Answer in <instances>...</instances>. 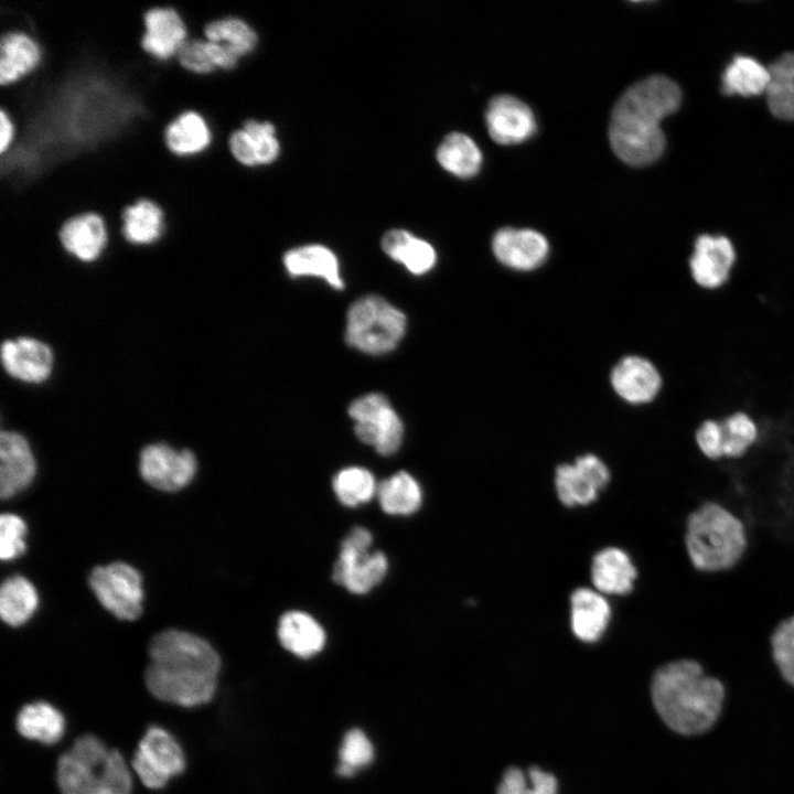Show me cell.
I'll return each mask as SVG.
<instances>
[{"label":"cell","instance_id":"cell-26","mask_svg":"<svg viewBox=\"0 0 794 794\" xmlns=\"http://www.w3.org/2000/svg\"><path fill=\"white\" fill-rule=\"evenodd\" d=\"M277 634L282 647L300 658L320 653L326 639L320 623L302 611L285 613L279 620Z\"/></svg>","mask_w":794,"mask_h":794},{"label":"cell","instance_id":"cell-11","mask_svg":"<svg viewBox=\"0 0 794 794\" xmlns=\"http://www.w3.org/2000/svg\"><path fill=\"white\" fill-rule=\"evenodd\" d=\"M197 461L189 449L176 450L165 443L144 447L139 457L142 479L152 487L163 492H176L185 487L195 476Z\"/></svg>","mask_w":794,"mask_h":794},{"label":"cell","instance_id":"cell-41","mask_svg":"<svg viewBox=\"0 0 794 794\" xmlns=\"http://www.w3.org/2000/svg\"><path fill=\"white\" fill-rule=\"evenodd\" d=\"M242 128L247 131L253 140L258 165L269 164L278 158L280 146L275 136V126L271 122L246 119L243 121Z\"/></svg>","mask_w":794,"mask_h":794},{"label":"cell","instance_id":"cell-36","mask_svg":"<svg viewBox=\"0 0 794 794\" xmlns=\"http://www.w3.org/2000/svg\"><path fill=\"white\" fill-rule=\"evenodd\" d=\"M202 36L211 42L224 43L242 58L251 53L258 42L256 31L242 18L224 15L207 22Z\"/></svg>","mask_w":794,"mask_h":794},{"label":"cell","instance_id":"cell-2","mask_svg":"<svg viewBox=\"0 0 794 794\" xmlns=\"http://www.w3.org/2000/svg\"><path fill=\"white\" fill-rule=\"evenodd\" d=\"M678 85L662 75H652L630 86L615 103L609 138L614 153L631 165L657 160L665 148L662 120L680 104Z\"/></svg>","mask_w":794,"mask_h":794},{"label":"cell","instance_id":"cell-40","mask_svg":"<svg viewBox=\"0 0 794 794\" xmlns=\"http://www.w3.org/2000/svg\"><path fill=\"white\" fill-rule=\"evenodd\" d=\"M772 657L782 677L794 686V615L782 620L771 637Z\"/></svg>","mask_w":794,"mask_h":794},{"label":"cell","instance_id":"cell-27","mask_svg":"<svg viewBox=\"0 0 794 794\" xmlns=\"http://www.w3.org/2000/svg\"><path fill=\"white\" fill-rule=\"evenodd\" d=\"M591 578L600 593L625 594L633 588L636 569L625 551L608 547L594 556Z\"/></svg>","mask_w":794,"mask_h":794},{"label":"cell","instance_id":"cell-32","mask_svg":"<svg viewBox=\"0 0 794 794\" xmlns=\"http://www.w3.org/2000/svg\"><path fill=\"white\" fill-rule=\"evenodd\" d=\"M39 604V596L30 580L13 576L0 589V615L4 623L20 626L31 619Z\"/></svg>","mask_w":794,"mask_h":794},{"label":"cell","instance_id":"cell-23","mask_svg":"<svg viewBox=\"0 0 794 794\" xmlns=\"http://www.w3.org/2000/svg\"><path fill=\"white\" fill-rule=\"evenodd\" d=\"M213 140V131L205 117L192 109L180 112L163 130L167 149L179 158L203 153L212 146Z\"/></svg>","mask_w":794,"mask_h":794},{"label":"cell","instance_id":"cell-38","mask_svg":"<svg viewBox=\"0 0 794 794\" xmlns=\"http://www.w3.org/2000/svg\"><path fill=\"white\" fill-rule=\"evenodd\" d=\"M339 759L336 772L344 777L353 776L356 771L372 763L374 747L363 730L354 728L344 734L339 750Z\"/></svg>","mask_w":794,"mask_h":794},{"label":"cell","instance_id":"cell-44","mask_svg":"<svg viewBox=\"0 0 794 794\" xmlns=\"http://www.w3.org/2000/svg\"><path fill=\"white\" fill-rule=\"evenodd\" d=\"M528 794H557L558 783L554 774L538 766L528 770Z\"/></svg>","mask_w":794,"mask_h":794},{"label":"cell","instance_id":"cell-8","mask_svg":"<svg viewBox=\"0 0 794 794\" xmlns=\"http://www.w3.org/2000/svg\"><path fill=\"white\" fill-rule=\"evenodd\" d=\"M357 438L379 454L395 453L404 439V425L386 396L371 393L356 398L348 407Z\"/></svg>","mask_w":794,"mask_h":794},{"label":"cell","instance_id":"cell-15","mask_svg":"<svg viewBox=\"0 0 794 794\" xmlns=\"http://www.w3.org/2000/svg\"><path fill=\"white\" fill-rule=\"evenodd\" d=\"M1 363L11 377L29 384H40L50 377L54 356L44 342L20 336L2 343Z\"/></svg>","mask_w":794,"mask_h":794},{"label":"cell","instance_id":"cell-16","mask_svg":"<svg viewBox=\"0 0 794 794\" xmlns=\"http://www.w3.org/2000/svg\"><path fill=\"white\" fill-rule=\"evenodd\" d=\"M734 260L736 251L729 238L702 234L697 237L689 259L691 277L701 288H719L729 279Z\"/></svg>","mask_w":794,"mask_h":794},{"label":"cell","instance_id":"cell-14","mask_svg":"<svg viewBox=\"0 0 794 794\" xmlns=\"http://www.w3.org/2000/svg\"><path fill=\"white\" fill-rule=\"evenodd\" d=\"M61 247L82 262H93L105 251L110 234L105 218L92 211L69 216L56 232Z\"/></svg>","mask_w":794,"mask_h":794},{"label":"cell","instance_id":"cell-39","mask_svg":"<svg viewBox=\"0 0 794 794\" xmlns=\"http://www.w3.org/2000/svg\"><path fill=\"white\" fill-rule=\"evenodd\" d=\"M722 453L727 458H740L755 442L758 428L745 412L738 411L720 422Z\"/></svg>","mask_w":794,"mask_h":794},{"label":"cell","instance_id":"cell-18","mask_svg":"<svg viewBox=\"0 0 794 794\" xmlns=\"http://www.w3.org/2000/svg\"><path fill=\"white\" fill-rule=\"evenodd\" d=\"M44 51L40 42L23 30L0 33V87L31 76L41 66Z\"/></svg>","mask_w":794,"mask_h":794},{"label":"cell","instance_id":"cell-24","mask_svg":"<svg viewBox=\"0 0 794 794\" xmlns=\"http://www.w3.org/2000/svg\"><path fill=\"white\" fill-rule=\"evenodd\" d=\"M239 60L228 45L207 41L203 36H189L175 56L180 67L195 75L230 72L238 66Z\"/></svg>","mask_w":794,"mask_h":794},{"label":"cell","instance_id":"cell-25","mask_svg":"<svg viewBox=\"0 0 794 794\" xmlns=\"http://www.w3.org/2000/svg\"><path fill=\"white\" fill-rule=\"evenodd\" d=\"M571 630L580 641L591 643L604 633L611 611L604 597L596 590L579 588L570 598Z\"/></svg>","mask_w":794,"mask_h":794},{"label":"cell","instance_id":"cell-28","mask_svg":"<svg viewBox=\"0 0 794 794\" xmlns=\"http://www.w3.org/2000/svg\"><path fill=\"white\" fill-rule=\"evenodd\" d=\"M287 271L293 277L312 276L324 279L334 289H343L335 254L325 246L307 245L290 249L283 256Z\"/></svg>","mask_w":794,"mask_h":794},{"label":"cell","instance_id":"cell-12","mask_svg":"<svg viewBox=\"0 0 794 794\" xmlns=\"http://www.w3.org/2000/svg\"><path fill=\"white\" fill-rule=\"evenodd\" d=\"M609 479L607 465L598 457L586 454L572 464L559 465L555 482L561 503L576 506L593 502Z\"/></svg>","mask_w":794,"mask_h":794},{"label":"cell","instance_id":"cell-7","mask_svg":"<svg viewBox=\"0 0 794 794\" xmlns=\"http://www.w3.org/2000/svg\"><path fill=\"white\" fill-rule=\"evenodd\" d=\"M373 536L367 528L354 527L343 539L333 568V580L354 594H364L379 584L388 570L382 551H371Z\"/></svg>","mask_w":794,"mask_h":794},{"label":"cell","instance_id":"cell-33","mask_svg":"<svg viewBox=\"0 0 794 794\" xmlns=\"http://www.w3.org/2000/svg\"><path fill=\"white\" fill-rule=\"evenodd\" d=\"M769 84V67L743 55L736 56L722 75V89L729 95H761L766 93Z\"/></svg>","mask_w":794,"mask_h":794},{"label":"cell","instance_id":"cell-43","mask_svg":"<svg viewBox=\"0 0 794 794\" xmlns=\"http://www.w3.org/2000/svg\"><path fill=\"white\" fill-rule=\"evenodd\" d=\"M696 442L701 453L711 460L723 457L722 453V433L720 422L707 419L696 431Z\"/></svg>","mask_w":794,"mask_h":794},{"label":"cell","instance_id":"cell-9","mask_svg":"<svg viewBox=\"0 0 794 794\" xmlns=\"http://www.w3.org/2000/svg\"><path fill=\"white\" fill-rule=\"evenodd\" d=\"M88 581L100 604L116 618L133 621L141 615L142 578L132 566L121 561L97 566Z\"/></svg>","mask_w":794,"mask_h":794},{"label":"cell","instance_id":"cell-10","mask_svg":"<svg viewBox=\"0 0 794 794\" xmlns=\"http://www.w3.org/2000/svg\"><path fill=\"white\" fill-rule=\"evenodd\" d=\"M131 764L146 787L160 790L184 771L185 757L169 731L151 726L139 741Z\"/></svg>","mask_w":794,"mask_h":794},{"label":"cell","instance_id":"cell-6","mask_svg":"<svg viewBox=\"0 0 794 794\" xmlns=\"http://www.w3.org/2000/svg\"><path fill=\"white\" fill-rule=\"evenodd\" d=\"M406 315L379 296L356 300L346 315V343L367 354L393 351L406 331Z\"/></svg>","mask_w":794,"mask_h":794},{"label":"cell","instance_id":"cell-34","mask_svg":"<svg viewBox=\"0 0 794 794\" xmlns=\"http://www.w3.org/2000/svg\"><path fill=\"white\" fill-rule=\"evenodd\" d=\"M766 89L771 112L784 120H794V53H785L770 66Z\"/></svg>","mask_w":794,"mask_h":794},{"label":"cell","instance_id":"cell-4","mask_svg":"<svg viewBox=\"0 0 794 794\" xmlns=\"http://www.w3.org/2000/svg\"><path fill=\"white\" fill-rule=\"evenodd\" d=\"M56 781L62 794H130L132 790L121 753L93 734L77 738L58 758Z\"/></svg>","mask_w":794,"mask_h":794},{"label":"cell","instance_id":"cell-21","mask_svg":"<svg viewBox=\"0 0 794 794\" xmlns=\"http://www.w3.org/2000/svg\"><path fill=\"white\" fill-rule=\"evenodd\" d=\"M118 232L132 246L153 245L167 232L164 210L153 200L138 198L122 208Z\"/></svg>","mask_w":794,"mask_h":794},{"label":"cell","instance_id":"cell-19","mask_svg":"<svg viewBox=\"0 0 794 794\" xmlns=\"http://www.w3.org/2000/svg\"><path fill=\"white\" fill-rule=\"evenodd\" d=\"M36 463L28 440L19 432L0 434V495L10 498L33 481Z\"/></svg>","mask_w":794,"mask_h":794},{"label":"cell","instance_id":"cell-35","mask_svg":"<svg viewBox=\"0 0 794 794\" xmlns=\"http://www.w3.org/2000/svg\"><path fill=\"white\" fill-rule=\"evenodd\" d=\"M437 160L448 172L459 178L475 175L482 163V153L464 133H449L437 149Z\"/></svg>","mask_w":794,"mask_h":794},{"label":"cell","instance_id":"cell-5","mask_svg":"<svg viewBox=\"0 0 794 794\" xmlns=\"http://www.w3.org/2000/svg\"><path fill=\"white\" fill-rule=\"evenodd\" d=\"M684 539L691 565L711 573L733 568L748 546L741 519L715 502H705L690 513Z\"/></svg>","mask_w":794,"mask_h":794},{"label":"cell","instance_id":"cell-37","mask_svg":"<svg viewBox=\"0 0 794 794\" xmlns=\"http://www.w3.org/2000/svg\"><path fill=\"white\" fill-rule=\"evenodd\" d=\"M332 485L337 500L347 507L371 501L378 486L374 475L360 466H350L337 472Z\"/></svg>","mask_w":794,"mask_h":794},{"label":"cell","instance_id":"cell-1","mask_svg":"<svg viewBox=\"0 0 794 794\" xmlns=\"http://www.w3.org/2000/svg\"><path fill=\"white\" fill-rule=\"evenodd\" d=\"M219 670V655L207 641L170 629L150 641L144 682L157 699L195 707L214 697Z\"/></svg>","mask_w":794,"mask_h":794},{"label":"cell","instance_id":"cell-17","mask_svg":"<svg viewBox=\"0 0 794 794\" xmlns=\"http://www.w3.org/2000/svg\"><path fill=\"white\" fill-rule=\"evenodd\" d=\"M485 119L491 138L501 144L523 142L536 130L532 109L509 95L493 97L489 103Z\"/></svg>","mask_w":794,"mask_h":794},{"label":"cell","instance_id":"cell-22","mask_svg":"<svg viewBox=\"0 0 794 794\" xmlns=\"http://www.w3.org/2000/svg\"><path fill=\"white\" fill-rule=\"evenodd\" d=\"M614 390L626 401L644 404L654 399L662 386L656 367L640 356L620 361L611 374Z\"/></svg>","mask_w":794,"mask_h":794},{"label":"cell","instance_id":"cell-45","mask_svg":"<svg viewBox=\"0 0 794 794\" xmlns=\"http://www.w3.org/2000/svg\"><path fill=\"white\" fill-rule=\"evenodd\" d=\"M528 776L516 766L508 768L497 786V794H528Z\"/></svg>","mask_w":794,"mask_h":794},{"label":"cell","instance_id":"cell-42","mask_svg":"<svg viewBox=\"0 0 794 794\" xmlns=\"http://www.w3.org/2000/svg\"><path fill=\"white\" fill-rule=\"evenodd\" d=\"M26 525L24 521L12 513H4L0 518V557L3 561H10L26 549L25 544Z\"/></svg>","mask_w":794,"mask_h":794},{"label":"cell","instance_id":"cell-20","mask_svg":"<svg viewBox=\"0 0 794 794\" xmlns=\"http://www.w3.org/2000/svg\"><path fill=\"white\" fill-rule=\"evenodd\" d=\"M495 257L505 266L516 270H532L547 257L548 243L533 229L502 228L492 243Z\"/></svg>","mask_w":794,"mask_h":794},{"label":"cell","instance_id":"cell-46","mask_svg":"<svg viewBox=\"0 0 794 794\" xmlns=\"http://www.w3.org/2000/svg\"><path fill=\"white\" fill-rule=\"evenodd\" d=\"M15 138L17 128L14 121L6 110L0 109V155L11 149Z\"/></svg>","mask_w":794,"mask_h":794},{"label":"cell","instance_id":"cell-30","mask_svg":"<svg viewBox=\"0 0 794 794\" xmlns=\"http://www.w3.org/2000/svg\"><path fill=\"white\" fill-rule=\"evenodd\" d=\"M383 250L395 261L403 264L414 275L432 269L437 255L426 240L415 237L405 229L388 230L382 239Z\"/></svg>","mask_w":794,"mask_h":794},{"label":"cell","instance_id":"cell-31","mask_svg":"<svg viewBox=\"0 0 794 794\" xmlns=\"http://www.w3.org/2000/svg\"><path fill=\"white\" fill-rule=\"evenodd\" d=\"M382 509L389 515H410L422 502V491L416 479L400 471L382 481L376 492Z\"/></svg>","mask_w":794,"mask_h":794},{"label":"cell","instance_id":"cell-29","mask_svg":"<svg viewBox=\"0 0 794 794\" xmlns=\"http://www.w3.org/2000/svg\"><path fill=\"white\" fill-rule=\"evenodd\" d=\"M15 726L22 737L43 744L58 742L65 732L63 713L46 701L24 705L17 715Z\"/></svg>","mask_w":794,"mask_h":794},{"label":"cell","instance_id":"cell-13","mask_svg":"<svg viewBox=\"0 0 794 794\" xmlns=\"http://www.w3.org/2000/svg\"><path fill=\"white\" fill-rule=\"evenodd\" d=\"M141 50L159 62H170L189 37L182 15L173 7H153L144 11Z\"/></svg>","mask_w":794,"mask_h":794},{"label":"cell","instance_id":"cell-3","mask_svg":"<svg viewBox=\"0 0 794 794\" xmlns=\"http://www.w3.org/2000/svg\"><path fill=\"white\" fill-rule=\"evenodd\" d=\"M652 700L663 721L682 734L708 730L719 717L725 689L693 659L659 667L652 680Z\"/></svg>","mask_w":794,"mask_h":794}]
</instances>
